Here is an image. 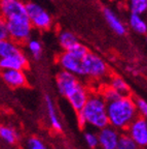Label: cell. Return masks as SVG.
Instances as JSON below:
<instances>
[{
  "label": "cell",
  "mask_w": 147,
  "mask_h": 149,
  "mask_svg": "<svg viewBox=\"0 0 147 149\" xmlns=\"http://www.w3.org/2000/svg\"><path fill=\"white\" fill-rule=\"evenodd\" d=\"M0 137L8 145H14L19 141V134L16 128L8 125H2L0 127Z\"/></svg>",
  "instance_id": "20"
},
{
  "label": "cell",
  "mask_w": 147,
  "mask_h": 149,
  "mask_svg": "<svg viewBox=\"0 0 147 149\" xmlns=\"http://www.w3.org/2000/svg\"><path fill=\"white\" fill-rule=\"evenodd\" d=\"M84 141L91 149L99 148V136H98V133L87 130L84 133Z\"/></svg>",
  "instance_id": "26"
},
{
  "label": "cell",
  "mask_w": 147,
  "mask_h": 149,
  "mask_svg": "<svg viewBox=\"0 0 147 149\" xmlns=\"http://www.w3.org/2000/svg\"><path fill=\"white\" fill-rule=\"evenodd\" d=\"M76 114H77L78 125L81 128L90 125L93 128L101 130L109 125L107 102L100 94L99 91L91 93L84 107Z\"/></svg>",
  "instance_id": "1"
},
{
  "label": "cell",
  "mask_w": 147,
  "mask_h": 149,
  "mask_svg": "<svg viewBox=\"0 0 147 149\" xmlns=\"http://www.w3.org/2000/svg\"><path fill=\"white\" fill-rule=\"evenodd\" d=\"M58 42L64 51H69L72 47L78 42L76 35L69 30H61L58 33Z\"/></svg>",
  "instance_id": "18"
},
{
  "label": "cell",
  "mask_w": 147,
  "mask_h": 149,
  "mask_svg": "<svg viewBox=\"0 0 147 149\" xmlns=\"http://www.w3.org/2000/svg\"><path fill=\"white\" fill-rule=\"evenodd\" d=\"M109 85L112 87L113 89L120 93V96H130L131 95V89H130L129 85L122 79V77L117 76V74H113L109 79Z\"/></svg>",
  "instance_id": "19"
},
{
  "label": "cell",
  "mask_w": 147,
  "mask_h": 149,
  "mask_svg": "<svg viewBox=\"0 0 147 149\" xmlns=\"http://www.w3.org/2000/svg\"><path fill=\"white\" fill-rule=\"evenodd\" d=\"M143 16L144 15L130 13L128 24L134 32L140 35H147V19H145Z\"/></svg>",
  "instance_id": "16"
},
{
  "label": "cell",
  "mask_w": 147,
  "mask_h": 149,
  "mask_svg": "<svg viewBox=\"0 0 147 149\" xmlns=\"http://www.w3.org/2000/svg\"><path fill=\"white\" fill-rule=\"evenodd\" d=\"M58 64L60 65L61 70H67L74 74L77 77H84L82 60L74 56L71 52L64 51L58 56Z\"/></svg>",
  "instance_id": "8"
},
{
  "label": "cell",
  "mask_w": 147,
  "mask_h": 149,
  "mask_svg": "<svg viewBox=\"0 0 147 149\" xmlns=\"http://www.w3.org/2000/svg\"><path fill=\"white\" fill-rule=\"evenodd\" d=\"M1 78L10 88H22L27 85V77L23 70H2Z\"/></svg>",
  "instance_id": "12"
},
{
  "label": "cell",
  "mask_w": 147,
  "mask_h": 149,
  "mask_svg": "<svg viewBox=\"0 0 147 149\" xmlns=\"http://www.w3.org/2000/svg\"><path fill=\"white\" fill-rule=\"evenodd\" d=\"M135 102L137 109H138L139 115L147 118V102H145L142 98H136Z\"/></svg>",
  "instance_id": "28"
},
{
  "label": "cell",
  "mask_w": 147,
  "mask_h": 149,
  "mask_svg": "<svg viewBox=\"0 0 147 149\" xmlns=\"http://www.w3.org/2000/svg\"><path fill=\"white\" fill-rule=\"evenodd\" d=\"M146 149H147V148H146Z\"/></svg>",
  "instance_id": "33"
},
{
  "label": "cell",
  "mask_w": 147,
  "mask_h": 149,
  "mask_svg": "<svg viewBox=\"0 0 147 149\" xmlns=\"http://www.w3.org/2000/svg\"><path fill=\"white\" fill-rule=\"evenodd\" d=\"M100 94L103 96V98L106 100V102H110L112 100H117L118 97H120V94L117 92L115 89H113L112 87L107 84V85H104L100 88L99 90Z\"/></svg>",
  "instance_id": "24"
},
{
  "label": "cell",
  "mask_w": 147,
  "mask_h": 149,
  "mask_svg": "<svg viewBox=\"0 0 147 149\" xmlns=\"http://www.w3.org/2000/svg\"><path fill=\"white\" fill-rule=\"evenodd\" d=\"M27 49L34 60H39L42 55V44L37 38H30L27 42Z\"/></svg>",
  "instance_id": "22"
},
{
  "label": "cell",
  "mask_w": 147,
  "mask_h": 149,
  "mask_svg": "<svg viewBox=\"0 0 147 149\" xmlns=\"http://www.w3.org/2000/svg\"><path fill=\"white\" fill-rule=\"evenodd\" d=\"M51 1H52V0H51Z\"/></svg>",
  "instance_id": "32"
},
{
  "label": "cell",
  "mask_w": 147,
  "mask_h": 149,
  "mask_svg": "<svg viewBox=\"0 0 147 149\" xmlns=\"http://www.w3.org/2000/svg\"><path fill=\"white\" fill-rule=\"evenodd\" d=\"M21 52H23V50L21 49L19 42H14L10 38L0 40V58L16 55V54H20Z\"/></svg>",
  "instance_id": "17"
},
{
  "label": "cell",
  "mask_w": 147,
  "mask_h": 149,
  "mask_svg": "<svg viewBox=\"0 0 147 149\" xmlns=\"http://www.w3.org/2000/svg\"><path fill=\"white\" fill-rule=\"evenodd\" d=\"M69 52H71L74 56H76L77 58H79V59L82 60L90 51H89V49H87L84 45L78 42L77 44H75L73 47H72L71 49L69 50Z\"/></svg>",
  "instance_id": "27"
},
{
  "label": "cell",
  "mask_w": 147,
  "mask_h": 149,
  "mask_svg": "<svg viewBox=\"0 0 147 149\" xmlns=\"http://www.w3.org/2000/svg\"><path fill=\"white\" fill-rule=\"evenodd\" d=\"M84 77H89L94 80H101L108 76L109 68L102 57L98 54L89 52L82 59Z\"/></svg>",
  "instance_id": "4"
},
{
  "label": "cell",
  "mask_w": 147,
  "mask_h": 149,
  "mask_svg": "<svg viewBox=\"0 0 147 149\" xmlns=\"http://www.w3.org/2000/svg\"><path fill=\"white\" fill-rule=\"evenodd\" d=\"M120 134L122 132L120 130L111 125L99 130V149H116Z\"/></svg>",
  "instance_id": "10"
},
{
  "label": "cell",
  "mask_w": 147,
  "mask_h": 149,
  "mask_svg": "<svg viewBox=\"0 0 147 149\" xmlns=\"http://www.w3.org/2000/svg\"><path fill=\"white\" fill-rule=\"evenodd\" d=\"M103 16L105 18L106 22L111 28V30L116 33L118 36H124L126 33V26L124 22L120 20V18L113 12L110 7H103L102 9Z\"/></svg>",
  "instance_id": "14"
},
{
  "label": "cell",
  "mask_w": 147,
  "mask_h": 149,
  "mask_svg": "<svg viewBox=\"0 0 147 149\" xmlns=\"http://www.w3.org/2000/svg\"><path fill=\"white\" fill-rule=\"evenodd\" d=\"M91 91L89 90L85 85H83L81 82L76 85L66 96L67 100L69 102L70 106L72 107V109L77 113L79 112L83 107H84L85 102H87L89 97L91 95Z\"/></svg>",
  "instance_id": "9"
},
{
  "label": "cell",
  "mask_w": 147,
  "mask_h": 149,
  "mask_svg": "<svg viewBox=\"0 0 147 149\" xmlns=\"http://www.w3.org/2000/svg\"><path fill=\"white\" fill-rule=\"evenodd\" d=\"M146 42H147V35H146Z\"/></svg>",
  "instance_id": "31"
},
{
  "label": "cell",
  "mask_w": 147,
  "mask_h": 149,
  "mask_svg": "<svg viewBox=\"0 0 147 149\" xmlns=\"http://www.w3.org/2000/svg\"><path fill=\"white\" fill-rule=\"evenodd\" d=\"M29 65V61L26 54L21 52L9 57L0 58V68L1 70H25Z\"/></svg>",
  "instance_id": "13"
},
{
  "label": "cell",
  "mask_w": 147,
  "mask_h": 149,
  "mask_svg": "<svg viewBox=\"0 0 147 149\" xmlns=\"http://www.w3.org/2000/svg\"><path fill=\"white\" fill-rule=\"evenodd\" d=\"M0 8L1 18L4 20L28 17L26 3L23 0H0Z\"/></svg>",
  "instance_id": "7"
},
{
  "label": "cell",
  "mask_w": 147,
  "mask_h": 149,
  "mask_svg": "<svg viewBox=\"0 0 147 149\" xmlns=\"http://www.w3.org/2000/svg\"><path fill=\"white\" fill-rule=\"evenodd\" d=\"M25 149H48V147L40 138L33 136L26 140Z\"/></svg>",
  "instance_id": "25"
},
{
  "label": "cell",
  "mask_w": 147,
  "mask_h": 149,
  "mask_svg": "<svg viewBox=\"0 0 147 149\" xmlns=\"http://www.w3.org/2000/svg\"><path fill=\"white\" fill-rule=\"evenodd\" d=\"M140 149L147 148V118L139 115L126 130Z\"/></svg>",
  "instance_id": "6"
},
{
  "label": "cell",
  "mask_w": 147,
  "mask_h": 149,
  "mask_svg": "<svg viewBox=\"0 0 147 149\" xmlns=\"http://www.w3.org/2000/svg\"><path fill=\"white\" fill-rule=\"evenodd\" d=\"M109 1H111V2H116V1H120V0H109Z\"/></svg>",
  "instance_id": "30"
},
{
  "label": "cell",
  "mask_w": 147,
  "mask_h": 149,
  "mask_svg": "<svg viewBox=\"0 0 147 149\" xmlns=\"http://www.w3.org/2000/svg\"><path fill=\"white\" fill-rule=\"evenodd\" d=\"M77 76L67 70H61L56 76V84H57L58 91L60 92L61 95L66 97L68 93L79 83Z\"/></svg>",
  "instance_id": "11"
},
{
  "label": "cell",
  "mask_w": 147,
  "mask_h": 149,
  "mask_svg": "<svg viewBox=\"0 0 147 149\" xmlns=\"http://www.w3.org/2000/svg\"><path fill=\"white\" fill-rule=\"evenodd\" d=\"M8 38H9V33H8L6 23H5L4 19L1 18V20H0V40H8Z\"/></svg>",
  "instance_id": "29"
},
{
  "label": "cell",
  "mask_w": 147,
  "mask_h": 149,
  "mask_svg": "<svg viewBox=\"0 0 147 149\" xmlns=\"http://www.w3.org/2000/svg\"><path fill=\"white\" fill-rule=\"evenodd\" d=\"M27 8V15L30 19L33 27L38 30H48L53 26V18L51 14L45 10L41 5H39L36 2L26 3Z\"/></svg>",
  "instance_id": "5"
},
{
  "label": "cell",
  "mask_w": 147,
  "mask_h": 149,
  "mask_svg": "<svg viewBox=\"0 0 147 149\" xmlns=\"http://www.w3.org/2000/svg\"><path fill=\"white\" fill-rule=\"evenodd\" d=\"M116 149H140V147L126 132H122Z\"/></svg>",
  "instance_id": "23"
},
{
  "label": "cell",
  "mask_w": 147,
  "mask_h": 149,
  "mask_svg": "<svg viewBox=\"0 0 147 149\" xmlns=\"http://www.w3.org/2000/svg\"><path fill=\"white\" fill-rule=\"evenodd\" d=\"M124 3L130 13L139 15L147 14V0H124Z\"/></svg>",
  "instance_id": "21"
},
{
  "label": "cell",
  "mask_w": 147,
  "mask_h": 149,
  "mask_svg": "<svg viewBox=\"0 0 147 149\" xmlns=\"http://www.w3.org/2000/svg\"><path fill=\"white\" fill-rule=\"evenodd\" d=\"M107 114L109 125L126 132L131 123L139 116L136 102L131 95L120 96L117 100L107 102Z\"/></svg>",
  "instance_id": "2"
},
{
  "label": "cell",
  "mask_w": 147,
  "mask_h": 149,
  "mask_svg": "<svg viewBox=\"0 0 147 149\" xmlns=\"http://www.w3.org/2000/svg\"><path fill=\"white\" fill-rule=\"evenodd\" d=\"M7 29H8L9 38L19 44L27 42L31 38L33 27L29 17L16 18L5 20Z\"/></svg>",
  "instance_id": "3"
},
{
  "label": "cell",
  "mask_w": 147,
  "mask_h": 149,
  "mask_svg": "<svg viewBox=\"0 0 147 149\" xmlns=\"http://www.w3.org/2000/svg\"><path fill=\"white\" fill-rule=\"evenodd\" d=\"M44 104H45L46 113H47V117L48 120H49V123H51V126L56 132H62L63 125L61 123L60 119H59V116H58L57 109H56V106L54 104V100H52V97L48 94L44 95Z\"/></svg>",
  "instance_id": "15"
}]
</instances>
